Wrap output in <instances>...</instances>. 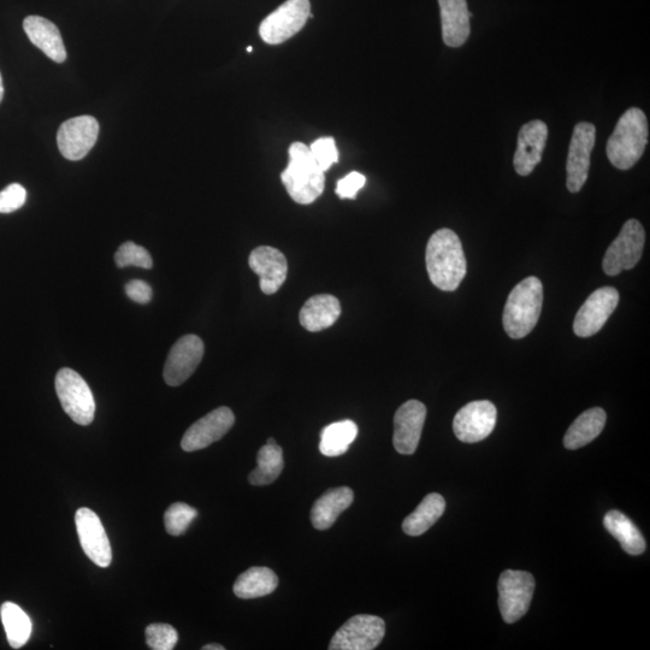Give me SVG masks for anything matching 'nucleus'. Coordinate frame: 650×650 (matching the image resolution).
<instances>
[{
    "label": "nucleus",
    "mask_w": 650,
    "mask_h": 650,
    "mask_svg": "<svg viewBox=\"0 0 650 650\" xmlns=\"http://www.w3.org/2000/svg\"><path fill=\"white\" fill-rule=\"evenodd\" d=\"M429 279L443 292L457 291L468 271L459 236L443 228L431 235L425 253Z\"/></svg>",
    "instance_id": "obj_1"
},
{
    "label": "nucleus",
    "mask_w": 650,
    "mask_h": 650,
    "mask_svg": "<svg viewBox=\"0 0 650 650\" xmlns=\"http://www.w3.org/2000/svg\"><path fill=\"white\" fill-rule=\"evenodd\" d=\"M646 115L641 109L626 110L607 143V157L614 168L629 170L640 161L648 144Z\"/></svg>",
    "instance_id": "obj_2"
},
{
    "label": "nucleus",
    "mask_w": 650,
    "mask_h": 650,
    "mask_svg": "<svg viewBox=\"0 0 650 650\" xmlns=\"http://www.w3.org/2000/svg\"><path fill=\"white\" fill-rule=\"evenodd\" d=\"M324 174L309 146L294 143L289 147V163L281 180L295 203L309 205L316 202L324 191Z\"/></svg>",
    "instance_id": "obj_3"
},
{
    "label": "nucleus",
    "mask_w": 650,
    "mask_h": 650,
    "mask_svg": "<svg viewBox=\"0 0 650 650\" xmlns=\"http://www.w3.org/2000/svg\"><path fill=\"white\" fill-rule=\"evenodd\" d=\"M542 304L543 286L537 277H527L514 287L502 317L507 335L519 340L533 332L541 316Z\"/></svg>",
    "instance_id": "obj_4"
},
{
    "label": "nucleus",
    "mask_w": 650,
    "mask_h": 650,
    "mask_svg": "<svg viewBox=\"0 0 650 650\" xmlns=\"http://www.w3.org/2000/svg\"><path fill=\"white\" fill-rule=\"evenodd\" d=\"M56 392L63 410L79 425H90L96 413L92 390L78 372L62 369L56 376Z\"/></svg>",
    "instance_id": "obj_5"
},
{
    "label": "nucleus",
    "mask_w": 650,
    "mask_h": 650,
    "mask_svg": "<svg viewBox=\"0 0 650 650\" xmlns=\"http://www.w3.org/2000/svg\"><path fill=\"white\" fill-rule=\"evenodd\" d=\"M499 608L507 624L518 622L529 611L535 578L525 571L507 570L499 578Z\"/></svg>",
    "instance_id": "obj_6"
},
{
    "label": "nucleus",
    "mask_w": 650,
    "mask_h": 650,
    "mask_svg": "<svg viewBox=\"0 0 650 650\" xmlns=\"http://www.w3.org/2000/svg\"><path fill=\"white\" fill-rule=\"evenodd\" d=\"M644 244H646V233L642 224L637 220L625 222L617 239L612 242L605 254L602 263L605 274L617 276L624 270L635 268L642 257Z\"/></svg>",
    "instance_id": "obj_7"
},
{
    "label": "nucleus",
    "mask_w": 650,
    "mask_h": 650,
    "mask_svg": "<svg viewBox=\"0 0 650 650\" xmlns=\"http://www.w3.org/2000/svg\"><path fill=\"white\" fill-rule=\"evenodd\" d=\"M310 15V0H287L262 22L260 38L270 45L285 43L304 28Z\"/></svg>",
    "instance_id": "obj_8"
},
{
    "label": "nucleus",
    "mask_w": 650,
    "mask_h": 650,
    "mask_svg": "<svg viewBox=\"0 0 650 650\" xmlns=\"http://www.w3.org/2000/svg\"><path fill=\"white\" fill-rule=\"evenodd\" d=\"M386 635V623L380 617L358 614L335 632L330 650H372L380 646Z\"/></svg>",
    "instance_id": "obj_9"
},
{
    "label": "nucleus",
    "mask_w": 650,
    "mask_h": 650,
    "mask_svg": "<svg viewBox=\"0 0 650 650\" xmlns=\"http://www.w3.org/2000/svg\"><path fill=\"white\" fill-rule=\"evenodd\" d=\"M596 141V128L593 123L579 122L573 130L569 156H567V189L571 193L581 191L588 180L590 156Z\"/></svg>",
    "instance_id": "obj_10"
},
{
    "label": "nucleus",
    "mask_w": 650,
    "mask_h": 650,
    "mask_svg": "<svg viewBox=\"0 0 650 650\" xmlns=\"http://www.w3.org/2000/svg\"><path fill=\"white\" fill-rule=\"evenodd\" d=\"M619 304L616 288L602 287L590 294L578 310L573 330L579 338H590L598 334Z\"/></svg>",
    "instance_id": "obj_11"
},
{
    "label": "nucleus",
    "mask_w": 650,
    "mask_h": 650,
    "mask_svg": "<svg viewBox=\"0 0 650 650\" xmlns=\"http://www.w3.org/2000/svg\"><path fill=\"white\" fill-rule=\"evenodd\" d=\"M498 411L488 400L472 401L454 417L453 430L458 440L465 443L480 442L493 433Z\"/></svg>",
    "instance_id": "obj_12"
},
{
    "label": "nucleus",
    "mask_w": 650,
    "mask_h": 650,
    "mask_svg": "<svg viewBox=\"0 0 650 650\" xmlns=\"http://www.w3.org/2000/svg\"><path fill=\"white\" fill-rule=\"evenodd\" d=\"M99 135V123L92 116L70 118L59 127L57 134L58 149L69 161H80L96 145Z\"/></svg>",
    "instance_id": "obj_13"
},
{
    "label": "nucleus",
    "mask_w": 650,
    "mask_h": 650,
    "mask_svg": "<svg viewBox=\"0 0 650 650\" xmlns=\"http://www.w3.org/2000/svg\"><path fill=\"white\" fill-rule=\"evenodd\" d=\"M205 347L197 335L183 336L169 353L164 366V380L170 387H179L194 374L202 363Z\"/></svg>",
    "instance_id": "obj_14"
},
{
    "label": "nucleus",
    "mask_w": 650,
    "mask_h": 650,
    "mask_svg": "<svg viewBox=\"0 0 650 650\" xmlns=\"http://www.w3.org/2000/svg\"><path fill=\"white\" fill-rule=\"evenodd\" d=\"M82 549L94 564L99 567H109L112 563V551L108 535L102 520L90 508H80L75 516Z\"/></svg>",
    "instance_id": "obj_15"
},
{
    "label": "nucleus",
    "mask_w": 650,
    "mask_h": 650,
    "mask_svg": "<svg viewBox=\"0 0 650 650\" xmlns=\"http://www.w3.org/2000/svg\"><path fill=\"white\" fill-rule=\"evenodd\" d=\"M235 416L228 407H220L206 415L186 431L181 441L185 452L200 451L220 441L233 428Z\"/></svg>",
    "instance_id": "obj_16"
},
{
    "label": "nucleus",
    "mask_w": 650,
    "mask_h": 650,
    "mask_svg": "<svg viewBox=\"0 0 650 650\" xmlns=\"http://www.w3.org/2000/svg\"><path fill=\"white\" fill-rule=\"evenodd\" d=\"M427 407L421 401L410 400L401 405L394 417L393 445L398 453L411 455L421 441Z\"/></svg>",
    "instance_id": "obj_17"
},
{
    "label": "nucleus",
    "mask_w": 650,
    "mask_h": 650,
    "mask_svg": "<svg viewBox=\"0 0 650 650\" xmlns=\"http://www.w3.org/2000/svg\"><path fill=\"white\" fill-rule=\"evenodd\" d=\"M548 139L547 124L540 120L525 123L519 130L514 153V169L520 176H529L542 161Z\"/></svg>",
    "instance_id": "obj_18"
},
{
    "label": "nucleus",
    "mask_w": 650,
    "mask_h": 650,
    "mask_svg": "<svg viewBox=\"0 0 650 650\" xmlns=\"http://www.w3.org/2000/svg\"><path fill=\"white\" fill-rule=\"evenodd\" d=\"M248 264L260 277V288L264 294L273 295L279 292L287 280V258L277 248L270 246L254 248L248 258Z\"/></svg>",
    "instance_id": "obj_19"
},
{
    "label": "nucleus",
    "mask_w": 650,
    "mask_h": 650,
    "mask_svg": "<svg viewBox=\"0 0 650 650\" xmlns=\"http://www.w3.org/2000/svg\"><path fill=\"white\" fill-rule=\"evenodd\" d=\"M442 38L449 47H460L470 37L471 14L466 0H439Z\"/></svg>",
    "instance_id": "obj_20"
},
{
    "label": "nucleus",
    "mask_w": 650,
    "mask_h": 650,
    "mask_svg": "<svg viewBox=\"0 0 650 650\" xmlns=\"http://www.w3.org/2000/svg\"><path fill=\"white\" fill-rule=\"evenodd\" d=\"M23 29L32 44L38 47L45 55L56 63H63L67 59L63 39L59 29L49 20L40 16H28L23 21Z\"/></svg>",
    "instance_id": "obj_21"
},
{
    "label": "nucleus",
    "mask_w": 650,
    "mask_h": 650,
    "mask_svg": "<svg viewBox=\"0 0 650 650\" xmlns=\"http://www.w3.org/2000/svg\"><path fill=\"white\" fill-rule=\"evenodd\" d=\"M341 316L338 298L330 294H318L306 301L300 311L299 321L311 333L332 327Z\"/></svg>",
    "instance_id": "obj_22"
},
{
    "label": "nucleus",
    "mask_w": 650,
    "mask_h": 650,
    "mask_svg": "<svg viewBox=\"0 0 650 650\" xmlns=\"http://www.w3.org/2000/svg\"><path fill=\"white\" fill-rule=\"evenodd\" d=\"M354 493L351 488L340 487L328 490L316 500L311 510V522L317 530L333 527L340 514L353 504Z\"/></svg>",
    "instance_id": "obj_23"
},
{
    "label": "nucleus",
    "mask_w": 650,
    "mask_h": 650,
    "mask_svg": "<svg viewBox=\"0 0 650 650\" xmlns=\"http://www.w3.org/2000/svg\"><path fill=\"white\" fill-rule=\"evenodd\" d=\"M279 587V578L268 567H251L236 579L234 594L239 599L251 600L273 594Z\"/></svg>",
    "instance_id": "obj_24"
},
{
    "label": "nucleus",
    "mask_w": 650,
    "mask_h": 650,
    "mask_svg": "<svg viewBox=\"0 0 650 650\" xmlns=\"http://www.w3.org/2000/svg\"><path fill=\"white\" fill-rule=\"evenodd\" d=\"M606 419V412L600 407L583 412L566 431L564 446L571 451L587 446L602 433Z\"/></svg>",
    "instance_id": "obj_25"
},
{
    "label": "nucleus",
    "mask_w": 650,
    "mask_h": 650,
    "mask_svg": "<svg viewBox=\"0 0 650 650\" xmlns=\"http://www.w3.org/2000/svg\"><path fill=\"white\" fill-rule=\"evenodd\" d=\"M446 510L443 496L431 493L422 500L421 504L404 520L403 530L409 536H421L436 524Z\"/></svg>",
    "instance_id": "obj_26"
},
{
    "label": "nucleus",
    "mask_w": 650,
    "mask_h": 650,
    "mask_svg": "<svg viewBox=\"0 0 650 650\" xmlns=\"http://www.w3.org/2000/svg\"><path fill=\"white\" fill-rule=\"evenodd\" d=\"M604 525L608 533L619 541L624 552L630 555H640L646 551V540H644L641 531L622 512H608L604 519Z\"/></svg>",
    "instance_id": "obj_27"
},
{
    "label": "nucleus",
    "mask_w": 650,
    "mask_h": 650,
    "mask_svg": "<svg viewBox=\"0 0 650 650\" xmlns=\"http://www.w3.org/2000/svg\"><path fill=\"white\" fill-rule=\"evenodd\" d=\"M285 466L282 448L277 445L274 439H270L267 445L260 448L257 455V469L248 476V482L252 486H268L280 477Z\"/></svg>",
    "instance_id": "obj_28"
},
{
    "label": "nucleus",
    "mask_w": 650,
    "mask_h": 650,
    "mask_svg": "<svg viewBox=\"0 0 650 650\" xmlns=\"http://www.w3.org/2000/svg\"><path fill=\"white\" fill-rule=\"evenodd\" d=\"M357 436L358 427L352 421L330 424L322 430L319 451L325 457H339L348 451Z\"/></svg>",
    "instance_id": "obj_29"
},
{
    "label": "nucleus",
    "mask_w": 650,
    "mask_h": 650,
    "mask_svg": "<svg viewBox=\"0 0 650 650\" xmlns=\"http://www.w3.org/2000/svg\"><path fill=\"white\" fill-rule=\"evenodd\" d=\"M0 616L5 632H7L8 642L14 649H20L31 638L33 625L32 620L27 613L14 602H5L0 608Z\"/></svg>",
    "instance_id": "obj_30"
},
{
    "label": "nucleus",
    "mask_w": 650,
    "mask_h": 650,
    "mask_svg": "<svg viewBox=\"0 0 650 650\" xmlns=\"http://www.w3.org/2000/svg\"><path fill=\"white\" fill-rule=\"evenodd\" d=\"M197 517L198 511L195 508L183 504V502H176L164 514L165 529L171 536H181L186 533Z\"/></svg>",
    "instance_id": "obj_31"
},
{
    "label": "nucleus",
    "mask_w": 650,
    "mask_h": 650,
    "mask_svg": "<svg viewBox=\"0 0 650 650\" xmlns=\"http://www.w3.org/2000/svg\"><path fill=\"white\" fill-rule=\"evenodd\" d=\"M115 262L118 268H126L129 265L134 267L151 269L153 267L152 257L149 251L143 246L135 245L128 241L118 248L115 254Z\"/></svg>",
    "instance_id": "obj_32"
},
{
    "label": "nucleus",
    "mask_w": 650,
    "mask_h": 650,
    "mask_svg": "<svg viewBox=\"0 0 650 650\" xmlns=\"http://www.w3.org/2000/svg\"><path fill=\"white\" fill-rule=\"evenodd\" d=\"M179 642V634L169 624H151L146 629V643L153 650H171Z\"/></svg>",
    "instance_id": "obj_33"
},
{
    "label": "nucleus",
    "mask_w": 650,
    "mask_h": 650,
    "mask_svg": "<svg viewBox=\"0 0 650 650\" xmlns=\"http://www.w3.org/2000/svg\"><path fill=\"white\" fill-rule=\"evenodd\" d=\"M313 158L324 173L328 171L333 164L339 162V151L336 147L334 138H321L310 146Z\"/></svg>",
    "instance_id": "obj_34"
},
{
    "label": "nucleus",
    "mask_w": 650,
    "mask_h": 650,
    "mask_svg": "<svg viewBox=\"0 0 650 650\" xmlns=\"http://www.w3.org/2000/svg\"><path fill=\"white\" fill-rule=\"evenodd\" d=\"M26 200L25 187L20 183H13L0 192V214H11V212L21 209L26 204Z\"/></svg>",
    "instance_id": "obj_35"
},
{
    "label": "nucleus",
    "mask_w": 650,
    "mask_h": 650,
    "mask_svg": "<svg viewBox=\"0 0 650 650\" xmlns=\"http://www.w3.org/2000/svg\"><path fill=\"white\" fill-rule=\"evenodd\" d=\"M366 177L358 171H352L338 182L336 186V194L341 199H354L357 197L358 192L365 186Z\"/></svg>",
    "instance_id": "obj_36"
},
{
    "label": "nucleus",
    "mask_w": 650,
    "mask_h": 650,
    "mask_svg": "<svg viewBox=\"0 0 650 650\" xmlns=\"http://www.w3.org/2000/svg\"><path fill=\"white\" fill-rule=\"evenodd\" d=\"M126 293L130 300L138 304H149L152 299V288L149 283L133 280L126 286Z\"/></svg>",
    "instance_id": "obj_37"
},
{
    "label": "nucleus",
    "mask_w": 650,
    "mask_h": 650,
    "mask_svg": "<svg viewBox=\"0 0 650 650\" xmlns=\"http://www.w3.org/2000/svg\"><path fill=\"white\" fill-rule=\"evenodd\" d=\"M223 646L221 644H206V646L203 647V650H224Z\"/></svg>",
    "instance_id": "obj_38"
},
{
    "label": "nucleus",
    "mask_w": 650,
    "mask_h": 650,
    "mask_svg": "<svg viewBox=\"0 0 650 650\" xmlns=\"http://www.w3.org/2000/svg\"><path fill=\"white\" fill-rule=\"evenodd\" d=\"M3 97H4V85H3L2 74H0V103H2Z\"/></svg>",
    "instance_id": "obj_39"
},
{
    "label": "nucleus",
    "mask_w": 650,
    "mask_h": 650,
    "mask_svg": "<svg viewBox=\"0 0 650 650\" xmlns=\"http://www.w3.org/2000/svg\"><path fill=\"white\" fill-rule=\"evenodd\" d=\"M252 50H253V49H252L251 46H250V47H247V52H252Z\"/></svg>",
    "instance_id": "obj_40"
}]
</instances>
